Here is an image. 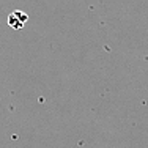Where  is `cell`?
<instances>
[{"instance_id": "cell-1", "label": "cell", "mask_w": 148, "mask_h": 148, "mask_svg": "<svg viewBox=\"0 0 148 148\" xmlns=\"http://www.w3.org/2000/svg\"><path fill=\"white\" fill-rule=\"evenodd\" d=\"M27 21H29V16H27L25 13H22L21 10H16V11H13L11 14L8 16V25L14 30H19L25 25Z\"/></svg>"}]
</instances>
